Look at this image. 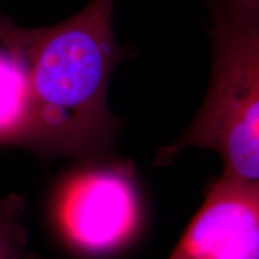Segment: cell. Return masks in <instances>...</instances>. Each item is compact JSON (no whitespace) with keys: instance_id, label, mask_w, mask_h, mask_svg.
Segmentation results:
<instances>
[{"instance_id":"cell-1","label":"cell","mask_w":259,"mask_h":259,"mask_svg":"<svg viewBox=\"0 0 259 259\" xmlns=\"http://www.w3.org/2000/svg\"><path fill=\"white\" fill-rule=\"evenodd\" d=\"M113 3L93 0L66 21L35 29L0 12V45L23 61L30 80L31 153L84 164L119 157L122 120L107 92L113 70L131 54L115 40Z\"/></svg>"},{"instance_id":"cell-5","label":"cell","mask_w":259,"mask_h":259,"mask_svg":"<svg viewBox=\"0 0 259 259\" xmlns=\"http://www.w3.org/2000/svg\"><path fill=\"white\" fill-rule=\"evenodd\" d=\"M32 128L30 80L23 61L0 45V145L29 148Z\"/></svg>"},{"instance_id":"cell-7","label":"cell","mask_w":259,"mask_h":259,"mask_svg":"<svg viewBox=\"0 0 259 259\" xmlns=\"http://www.w3.org/2000/svg\"><path fill=\"white\" fill-rule=\"evenodd\" d=\"M235 2L241 3V4H247V5L259 6V0H235Z\"/></svg>"},{"instance_id":"cell-3","label":"cell","mask_w":259,"mask_h":259,"mask_svg":"<svg viewBox=\"0 0 259 259\" xmlns=\"http://www.w3.org/2000/svg\"><path fill=\"white\" fill-rule=\"evenodd\" d=\"M52 216L72 250L90 257L118 252L137 236L143 208L132 162L80 163L57 186Z\"/></svg>"},{"instance_id":"cell-2","label":"cell","mask_w":259,"mask_h":259,"mask_svg":"<svg viewBox=\"0 0 259 259\" xmlns=\"http://www.w3.org/2000/svg\"><path fill=\"white\" fill-rule=\"evenodd\" d=\"M212 42L211 82L185 134L158 151L167 166L190 148L222 158V176L259 181V6L235 0H203Z\"/></svg>"},{"instance_id":"cell-6","label":"cell","mask_w":259,"mask_h":259,"mask_svg":"<svg viewBox=\"0 0 259 259\" xmlns=\"http://www.w3.org/2000/svg\"><path fill=\"white\" fill-rule=\"evenodd\" d=\"M25 200L21 194L0 197V259L27 255L28 232L23 222Z\"/></svg>"},{"instance_id":"cell-4","label":"cell","mask_w":259,"mask_h":259,"mask_svg":"<svg viewBox=\"0 0 259 259\" xmlns=\"http://www.w3.org/2000/svg\"><path fill=\"white\" fill-rule=\"evenodd\" d=\"M168 259H259V181L221 174Z\"/></svg>"},{"instance_id":"cell-8","label":"cell","mask_w":259,"mask_h":259,"mask_svg":"<svg viewBox=\"0 0 259 259\" xmlns=\"http://www.w3.org/2000/svg\"><path fill=\"white\" fill-rule=\"evenodd\" d=\"M22 259H41V258H38V257H36V255H25V257H23Z\"/></svg>"}]
</instances>
